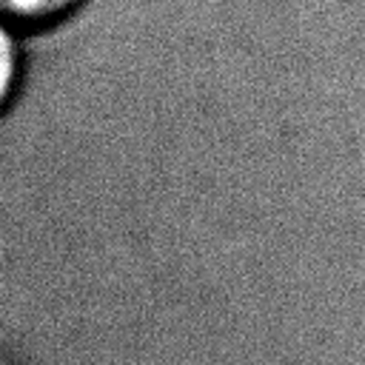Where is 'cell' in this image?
<instances>
[{
  "mask_svg": "<svg viewBox=\"0 0 365 365\" xmlns=\"http://www.w3.org/2000/svg\"><path fill=\"white\" fill-rule=\"evenodd\" d=\"M83 0H0V17L14 29H40L68 17Z\"/></svg>",
  "mask_w": 365,
  "mask_h": 365,
  "instance_id": "1",
  "label": "cell"
},
{
  "mask_svg": "<svg viewBox=\"0 0 365 365\" xmlns=\"http://www.w3.org/2000/svg\"><path fill=\"white\" fill-rule=\"evenodd\" d=\"M20 80V48L14 40V26L0 17V111L11 103Z\"/></svg>",
  "mask_w": 365,
  "mask_h": 365,
  "instance_id": "2",
  "label": "cell"
},
{
  "mask_svg": "<svg viewBox=\"0 0 365 365\" xmlns=\"http://www.w3.org/2000/svg\"><path fill=\"white\" fill-rule=\"evenodd\" d=\"M0 365H9V359H6V356H0Z\"/></svg>",
  "mask_w": 365,
  "mask_h": 365,
  "instance_id": "3",
  "label": "cell"
}]
</instances>
